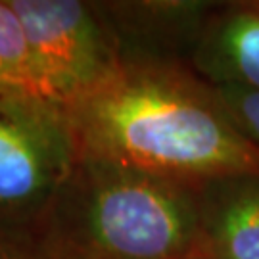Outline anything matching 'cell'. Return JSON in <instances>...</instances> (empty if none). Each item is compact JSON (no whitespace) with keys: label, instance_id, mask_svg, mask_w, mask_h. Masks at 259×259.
I'll use <instances>...</instances> for the list:
<instances>
[{"label":"cell","instance_id":"cell-8","mask_svg":"<svg viewBox=\"0 0 259 259\" xmlns=\"http://www.w3.org/2000/svg\"><path fill=\"white\" fill-rule=\"evenodd\" d=\"M0 259H54L40 231V219H0Z\"/></svg>","mask_w":259,"mask_h":259},{"label":"cell","instance_id":"cell-7","mask_svg":"<svg viewBox=\"0 0 259 259\" xmlns=\"http://www.w3.org/2000/svg\"><path fill=\"white\" fill-rule=\"evenodd\" d=\"M0 87L37 93L25 29L10 0H0Z\"/></svg>","mask_w":259,"mask_h":259},{"label":"cell","instance_id":"cell-5","mask_svg":"<svg viewBox=\"0 0 259 259\" xmlns=\"http://www.w3.org/2000/svg\"><path fill=\"white\" fill-rule=\"evenodd\" d=\"M194 65L213 84L259 89V0L229 2L200 21Z\"/></svg>","mask_w":259,"mask_h":259},{"label":"cell","instance_id":"cell-2","mask_svg":"<svg viewBox=\"0 0 259 259\" xmlns=\"http://www.w3.org/2000/svg\"><path fill=\"white\" fill-rule=\"evenodd\" d=\"M200 188L77 157L40 231L54 259L205 257Z\"/></svg>","mask_w":259,"mask_h":259},{"label":"cell","instance_id":"cell-9","mask_svg":"<svg viewBox=\"0 0 259 259\" xmlns=\"http://www.w3.org/2000/svg\"><path fill=\"white\" fill-rule=\"evenodd\" d=\"M213 87L232 123L242 131L244 137L259 146V89L236 83Z\"/></svg>","mask_w":259,"mask_h":259},{"label":"cell","instance_id":"cell-4","mask_svg":"<svg viewBox=\"0 0 259 259\" xmlns=\"http://www.w3.org/2000/svg\"><path fill=\"white\" fill-rule=\"evenodd\" d=\"M77 161L64 106L0 87V219L37 221Z\"/></svg>","mask_w":259,"mask_h":259},{"label":"cell","instance_id":"cell-10","mask_svg":"<svg viewBox=\"0 0 259 259\" xmlns=\"http://www.w3.org/2000/svg\"><path fill=\"white\" fill-rule=\"evenodd\" d=\"M194 259H205V257H194Z\"/></svg>","mask_w":259,"mask_h":259},{"label":"cell","instance_id":"cell-6","mask_svg":"<svg viewBox=\"0 0 259 259\" xmlns=\"http://www.w3.org/2000/svg\"><path fill=\"white\" fill-rule=\"evenodd\" d=\"M205 259H259V175L200 188Z\"/></svg>","mask_w":259,"mask_h":259},{"label":"cell","instance_id":"cell-1","mask_svg":"<svg viewBox=\"0 0 259 259\" xmlns=\"http://www.w3.org/2000/svg\"><path fill=\"white\" fill-rule=\"evenodd\" d=\"M64 110L77 157L198 188L259 175V146L232 123L215 87L161 56L125 52L104 83Z\"/></svg>","mask_w":259,"mask_h":259},{"label":"cell","instance_id":"cell-3","mask_svg":"<svg viewBox=\"0 0 259 259\" xmlns=\"http://www.w3.org/2000/svg\"><path fill=\"white\" fill-rule=\"evenodd\" d=\"M19 16L35 87L69 106L104 83L123 62V42L102 4L77 0H10Z\"/></svg>","mask_w":259,"mask_h":259}]
</instances>
